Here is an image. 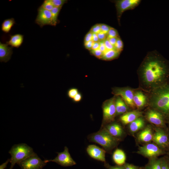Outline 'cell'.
<instances>
[{"instance_id": "8", "label": "cell", "mask_w": 169, "mask_h": 169, "mask_svg": "<svg viewBox=\"0 0 169 169\" xmlns=\"http://www.w3.org/2000/svg\"><path fill=\"white\" fill-rule=\"evenodd\" d=\"M57 153V156L54 159L46 160L47 162H54L63 166H71L76 164L71 157L67 147H64L63 151Z\"/></svg>"}, {"instance_id": "32", "label": "cell", "mask_w": 169, "mask_h": 169, "mask_svg": "<svg viewBox=\"0 0 169 169\" xmlns=\"http://www.w3.org/2000/svg\"><path fill=\"white\" fill-rule=\"evenodd\" d=\"M52 2L54 7L62 8L64 4L66 3V0H51Z\"/></svg>"}, {"instance_id": "4", "label": "cell", "mask_w": 169, "mask_h": 169, "mask_svg": "<svg viewBox=\"0 0 169 169\" xmlns=\"http://www.w3.org/2000/svg\"><path fill=\"white\" fill-rule=\"evenodd\" d=\"M90 140L100 144L106 150L113 147L117 142V139L111 135L105 128L92 134L90 136Z\"/></svg>"}, {"instance_id": "43", "label": "cell", "mask_w": 169, "mask_h": 169, "mask_svg": "<svg viewBox=\"0 0 169 169\" xmlns=\"http://www.w3.org/2000/svg\"><path fill=\"white\" fill-rule=\"evenodd\" d=\"M118 38H107L110 44L114 47Z\"/></svg>"}, {"instance_id": "23", "label": "cell", "mask_w": 169, "mask_h": 169, "mask_svg": "<svg viewBox=\"0 0 169 169\" xmlns=\"http://www.w3.org/2000/svg\"><path fill=\"white\" fill-rule=\"evenodd\" d=\"M144 124V120L142 118L139 117L130 123V130L132 132H136L143 127Z\"/></svg>"}, {"instance_id": "45", "label": "cell", "mask_w": 169, "mask_h": 169, "mask_svg": "<svg viewBox=\"0 0 169 169\" xmlns=\"http://www.w3.org/2000/svg\"><path fill=\"white\" fill-rule=\"evenodd\" d=\"M10 161V159H8L6 161L3 163L0 166V169H5L8 163Z\"/></svg>"}, {"instance_id": "14", "label": "cell", "mask_w": 169, "mask_h": 169, "mask_svg": "<svg viewBox=\"0 0 169 169\" xmlns=\"http://www.w3.org/2000/svg\"><path fill=\"white\" fill-rule=\"evenodd\" d=\"M152 140L160 146L165 148L169 145L168 137L165 132L161 129L156 130L153 135Z\"/></svg>"}, {"instance_id": "3", "label": "cell", "mask_w": 169, "mask_h": 169, "mask_svg": "<svg viewBox=\"0 0 169 169\" xmlns=\"http://www.w3.org/2000/svg\"><path fill=\"white\" fill-rule=\"evenodd\" d=\"M8 153L11 155L9 169H12L16 163H17L33 154V148L25 143L13 145Z\"/></svg>"}, {"instance_id": "44", "label": "cell", "mask_w": 169, "mask_h": 169, "mask_svg": "<svg viewBox=\"0 0 169 169\" xmlns=\"http://www.w3.org/2000/svg\"><path fill=\"white\" fill-rule=\"evenodd\" d=\"M100 45V42H94L91 50H96L99 49Z\"/></svg>"}, {"instance_id": "2", "label": "cell", "mask_w": 169, "mask_h": 169, "mask_svg": "<svg viewBox=\"0 0 169 169\" xmlns=\"http://www.w3.org/2000/svg\"><path fill=\"white\" fill-rule=\"evenodd\" d=\"M148 93L147 101L151 109L161 113L165 119H169V82Z\"/></svg>"}, {"instance_id": "47", "label": "cell", "mask_w": 169, "mask_h": 169, "mask_svg": "<svg viewBox=\"0 0 169 169\" xmlns=\"http://www.w3.org/2000/svg\"><path fill=\"white\" fill-rule=\"evenodd\" d=\"M81 98V96L80 94L78 93L73 98L74 101L76 102L79 101Z\"/></svg>"}, {"instance_id": "7", "label": "cell", "mask_w": 169, "mask_h": 169, "mask_svg": "<svg viewBox=\"0 0 169 169\" xmlns=\"http://www.w3.org/2000/svg\"><path fill=\"white\" fill-rule=\"evenodd\" d=\"M136 90L127 87L116 88L113 90L112 93L116 96L121 97L127 106L134 109L136 107L133 101Z\"/></svg>"}, {"instance_id": "6", "label": "cell", "mask_w": 169, "mask_h": 169, "mask_svg": "<svg viewBox=\"0 0 169 169\" xmlns=\"http://www.w3.org/2000/svg\"><path fill=\"white\" fill-rule=\"evenodd\" d=\"M141 2L140 0H118L114 1L117 11V18L120 25V19L123 13L125 11L134 9Z\"/></svg>"}, {"instance_id": "28", "label": "cell", "mask_w": 169, "mask_h": 169, "mask_svg": "<svg viewBox=\"0 0 169 169\" xmlns=\"http://www.w3.org/2000/svg\"><path fill=\"white\" fill-rule=\"evenodd\" d=\"M42 8L46 10L51 11L54 7L51 0H45L40 6Z\"/></svg>"}, {"instance_id": "31", "label": "cell", "mask_w": 169, "mask_h": 169, "mask_svg": "<svg viewBox=\"0 0 169 169\" xmlns=\"http://www.w3.org/2000/svg\"><path fill=\"white\" fill-rule=\"evenodd\" d=\"M162 169H169V158L163 157L160 159Z\"/></svg>"}, {"instance_id": "39", "label": "cell", "mask_w": 169, "mask_h": 169, "mask_svg": "<svg viewBox=\"0 0 169 169\" xmlns=\"http://www.w3.org/2000/svg\"><path fill=\"white\" fill-rule=\"evenodd\" d=\"M97 34L100 41H104L107 38V34L101 31Z\"/></svg>"}, {"instance_id": "38", "label": "cell", "mask_w": 169, "mask_h": 169, "mask_svg": "<svg viewBox=\"0 0 169 169\" xmlns=\"http://www.w3.org/2000/svg\"><path fill=\"white\" fill-rule=\"evenodd\" d=\"M104 42L107 50L114 49V46L110 44L107 38L104 41Z\"/></svg>"}, {"instance_id": "36", "label": "cell", "mask_w": 169, "mask_h": 169, "mask_svg": "<svg viewBox=\"0 0 169 169\" xmlns=\"http://www.w3.org/2000/svg\"><path fill=\"white\" fill-rule=\"evenodd\" d=\"M100 25L101 32L107 34L111 27L105 24H100Z\"/></svg>"}, {"instance_id": "16", "label": "cell", "mask_w": 169, "mask_h": 169, "mask_svg": "<svg viewBox=\"0 0 169 169\" xmlns=\"http://www.w3.org/2000/svg\"><path fill=\"white\" fill-rule=\"evenodd\" d=\"M142 115V112L138 110H134L128 112L120 117V120L124 125L130 123L138 118L140 117Z\"/></svg>"}, {"instance_id": "17", "label": "cell", "mask_w": 169, "mask_h": 169, "mask_svg": "<svg viewBox=\"0 0 169 169\" xmlns=\"http://www.w3.org/2000/svg\"><path fill=\"white\" fill-rule=\"evenodd\" d=\"M147 100L146 96L141 91H136L134 94L133 101L136 107L138 108L142 107L146 104Z\"/></svg>"}, {"instance_id": "42", "label": "cell", "mask_w": 169, "mask_h": 169, "mask_svg": "<svg viewBox=\"0 0 169 169\" xmlns=\"http://www.w3.org/2000/svg\"><path fill=\"white\" fill-rule=\"evenodd\" d=\"M100 45L99 49L104 53L107 50L106 48L104 41H100Z\"/></svg>"}, {"instance_id": "35", "label": "cell", "mask_w": 169, "mask_h": 169, "mask_svg": "<svg viewBox=\"0 0 169 169\" xmlns=\"http://www.w3.org/2000/svg\"><path fill=\"white\" fill-rule=\"evenodd\" d=\"M78 93V91L77 89L74 88H72L68 90L67 92V95L69 98L73 99Z\"/></svg>"}, {"instance_id": "26", "label": "cell", "mask_w": 169, "mask_h": 169, "mask_svg": "<svg viewBox=\"0 0 169 169\" xmlns=\"http://www.w3.org/2000/svg\"><path fill=\"white\" fill-rule=\"evenodd\" d=\"M145 169H162L160 159L151 158L145 166Z\"/></svg>"}, {"instance_id": "20", "label": "cell", "mask_w": 169, "mask_h": 169, "mask_svg": "<svg viewBox=\"0 0 169 169\" xmlns=\"http://www.w3.org/2000/svg\"><path fill=\"white\" fill-rule=\"evenodd\" d=\"M105 128L109 133L114 137L120 136L123 132L121 126L115 123L108 125Z\"/></svg>"}, {"instance_id": "9", "label": "cell", "mask_w": 169, "mask_h": 169, "mask_svg": "<svg viewBox=\"0 0 169 169\" xmlns=\"http://www.w3.org/2000/svg\"><path fill=\"white\" fill-rule=\"evenodd\" d=\"M115 99L112 98L105 101L103 106V117L104 121L109 122L113 121L116 114Z\"/></svg>"}, {"instance_id": "48", "label": "cell", "mask_w": 169, "mask_h": 169, "mask_svg": "<svg viewBox=\"0 0 169 169\" xmlns=\"http://www.w3.org/2000/svg\"><path fill=\"white\" fill-rule=\"evenodd\" d=\"M110 169H117V167L116 166H110L109 167Z\"/></svg>"}, {"instance_id": "22", "label": "cell", "mask_w": 169, "mask_h": 169, "mask_svg": "<svg viewBox=\"0 0 169 169\" xmlns=\"http://www.w3.org/2000/svg\"><path fill=\"white\" fill-rule=\"evenodd\" d=\"M118 97L115 102L116 114H120L125 112L128 110V107L122 99L119 96Z\"/></svg>"}, {"instance_id": "40", "label": "cell", "mask_w": 169, "mask_h": 169, "mask_svg": "<svg viewBox=\"0 0 169 169\" xmlns=\"http://www.w3.org/2000/svg\"><path fill=\"white\" fill-rule=\"evenodd\" d=\"M94 42L92 40L84 43V46L85 48L89 50H91L92 47Z\"/></svg>"}, {"instance_id": "49", "label": "cell", "mask_w": 169, "mask_h": 169, "mask_svg": "<svg viewBox=\"0 0 169 169\" xmlns=\"http://www.w3.org/2000/svg\"><path fill=\"white\" fill-rule=\"evenodd\" d=\"M139 169H145L144 168H139Z\"/></svg>"}, {"instance_id": "41", "label": "cell", "mask_w": 169, "mask_h": 169, "mask_svg": "<svg viewBox=\"0 0 169 169\" xmlns=\"http://www.w3.org/2000/svg\"><path fill=\"white\" fill-rule=\"evenodd\" d=\"M125 169H139L138 167L133 165L126 163L124 165Z\"/></svg>"}, {"instance_id": "13", "label": "cell", "mask_w": 169, "mask_h": 169, "mask_svg": "<svg viewBox=\"0 0 169 169\" xmlns=\"http://www.w3.org/2000/svg\"><path fill=\"white\" fill-rule=\"evenodd\" d=\"M86 151L89 155L96 160L105 162L106 151L104 150L95 145H89Z\"/></svg>"}, {"instance_id": "10", "label": "cell", "mask_w": 169, "mask_h": 169, "mask_svg": "<svg viewBox=\"0 0 169 169\" xmlns=\"http://www.w3.org/2000/svg\"><path fill=\"white\" fill-rule=\"evenodd\" d=\"M138 153L151 159L163 154L162 151L153 144H148L139 147Z\"/></svg>"}, {"instance_id": "1", "label": "cell", "mask_w": 169, "mask_h": 169, "mask_svg": "<svg viewBox=\"0 0 169 169\" xmlns=\"http://www.w3.org/2000/svg\"><path fill=\"white\" fill-rule=\"evenodd\" d=\"M137 73L139 89L148 93L169 82V60L156 50L150 51Z\"/></svg>"}, {"instance_id": "46", "label": "cell", "mask_w": 169, "mask_h": 169, "mask_svg": "<svg viewBox=\"0 0 169 169\" xmlns=\"http://www.w3.org/2000/svg\"><path fill=\"white\" fill-rule=\"evenodd\" d=\"M92 40L94 42H100V40L97 34L93 33Z\"/></svg>"}, {"instance_id": "30", "label": "cell", "mask_w": 169, "mask_h": 169, "mask_svg": "<svg viewBox=\"0 0 169 169\" xmlns=\"http://www.w3.org/2000/svg\"><path fill=\"white\" fill-rule=\"evenodd\" d=\"M123 41L120 37H118L114 46V49L117 51L121 52L123 49Z\"/></svg>"}, {"instance_id": "18", "label": "cell", "mask_w": 169, "mask_h": 169, "mask_svg": "<svg viewBox=\"0 0 169 169\" xmlns=\"http://www.w3.org/2000/svg\"><path fill=\"white\" fill-rule=\"evenodd\" d=\"M23 35L20 34H16L10 35L9 41L6 43L11 47L18 48L22 44L23 41Z\"/></svg>"}, {"instance_id": "25", "label": "cell", "mask_w": 169, "mask_h": 169, "mask_svg": "<svg viewBox=\"0 0 169 169\" xmlns=\"http://www.w3.org/2000/svg\"><path fill=\"white\" fill-rule=\"evenodd\" d=\"M15 23L14 19L13 18L5 19L1 25L2 30L6 33H9Z\"/></svg>"}, {"instance_id": "21", "label": "cell", "mask_w": 169, "mask_h": 169, "mask_svg": "<svg viewBox=\"0 0 169 169\" xmlns=\"http://www.w3.org/2000/svg\"><path fill=\"white\" fill-rule=\"evenodd\" d=\"M153 136L151 129L147 127L141 132L138 135V139L140 141L148 142L152 139Z\"/></svg>"}, {"instance_id": "12", "label": "cell", "mask_w": 169, "mask_h": 169, "mask_svg": "<svg viewBox=\"0 0 169 169\" xmlns=\"http://www.w3.org/2000/svg\"><path fill=\"white\" fill-rule=\"evenodd\" d=\"M147 120L151 123L158 126L163 127L165 125V118L158 111L151 109L147 112L146 115Z\"/></svg>"}, {"instance_id": "19", "label": "cell", "mask_w": 169, "mask_h": 169, "mask_svg": "<svg viewBox=\"0 0 169 169\" xmlns=\"http://www.w3.org/2000/svg\"><path fill=\"white\" fill-rule=\"evenodd\" d=\"M113 159L117 165L121 166L125 162L126 156L124 152L121 150L117 149L114 151L113 155Z\"/></svg>"}, {"instance_id": "15", "label": "cell", "mask_w": 169, "mask_h": 169, "mask_svg": "<svg viewBox=\"0 0 169 169\" xmlns=\"http://www.w3.org/2000/svg\"><path fill=\"white\" fill-rule=\"evenodd\" d=\"M12 47L6 44L0 42V61L7 62L11 59L13 54Z\"/></svg>"}, {"instance_id": "5", "label": "cell", "mask_w": 169, "mask_h": 169, "mask_svg": "<svg viewBox=\"0 0 169 169\" xmlns=\"http://www.w3.org/2000/svg\"><path fill=\"white\" fill-rule=\"evenodd\" d=\"M47 160H42L35 153L18 163L21 169H42L47 163Z\"/></svg>"}, {"instance_id": "27", "label": "cell", "mask_w": 169, "mask_h": 169, "mask_svg": "<svg viewBox=\"0 0 169 169\" xmlns=\"http://www.w3.org/2000/svg\"><path fill=\"white\" fill-rule=\"evenodd\" d=\"M61 8L54 7L51 10L52 26H55L58 23V17Z\"/></svg>"}, {"instance_id": "29", "label": "cell", "mask_w": 169, "mask_h": 169, "mask_svg": "<svg viewBox=\"0 0 169 169\" xmlns=\"http://www.w3.org/2000/svg\"><path fill=\"white\" fill-rule=\"evenodd\" d=\"M120 36L117 30L111 27L107 34V38H118Z\"/></svg>"}, {"instance_id": "37", "label": "cell", "mask_w": 169, "mask_h": 169, "mask_svg": "<svg viewBox=\"0 0 169 169\" xmlns=\"http://www.w3.org/2000/svg\"><path fill=\"white\" fill-rule=\"evenodd\" d=\"M93 33L89 31L85 35L84 40V43L92 40Z\"/></svg>"}, {"instance_id": "24", "label": "cell", "mask_w": 169, "mask_h": 169, "mask_svg": "<svg viewBox=\"0 0 169 169\" xmlns=\"http://www.w3.org/2000/svg\"><path fill=\"white\" fill-rule=\"evenodd\" d=\"M120 53L115 49L106 50L104 53L101 59L107 61L115 59L117 58L119 56Z\"/></svg>"}, {"instance_id": "33", "label": "cell", "mask_w": 169, "mask_h": 169, "mask_svg": "<svg viewBox=\"0 0 169 169\" xmlns=\"http://www.w3.org/2000/svg\"><path fill=\"white\" fill-rule=\"evenodd\" d=\"M91 53L98 58L101 59L104 54V53L99 49L90 50Z\"/></svg>"}, {"instance_id": "34", "label": "cell", "mask_w": 169, "mask_h": 169, "mask_svg": "<svg viewBox=\"0 0 169 169\" xmlns=\"http://www.w3.org/2000/svg\"><path fill=\"white\" fill-rule=\"evenodd\" d=\"M93 33L98 34L101 31L100 24H96L93 26L90 30Z\"/></svg>"}, {"instance_id": "11", "label": "cell", "mask_w": 169, "mask_h": 169, "mask_svg": "<svg viewBox=\"0 0 169 169\" xmlns=\"http://www.w3.org/2000/svg\"><path fill=\"white\" fill-rule=\"evenodd\" d=\"M35 22L41 28L46 25L52 26L51 11L45 9L40 6L38 9V14Z\"/></svg>"}]
</instances>
